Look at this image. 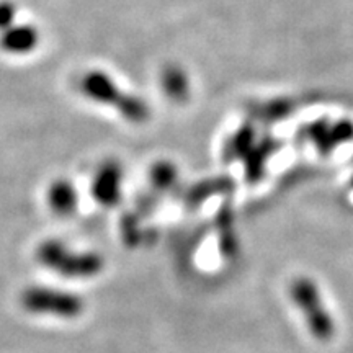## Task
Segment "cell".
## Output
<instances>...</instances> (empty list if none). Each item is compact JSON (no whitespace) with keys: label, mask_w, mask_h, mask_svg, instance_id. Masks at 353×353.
Returning <instances> with one entry per match:
<instances>
[{"label":"cell","mask_w":353,"mask_h":353,"mask_svg":"<svg viewBox=\"0 0 353 353\" xmlns=\"http://www.w3.org/2000/svg\"><path fill=\"white\" fill-rule=\"evenodd\" d=\"M294 306L303 312L307 330L319 342H329L335 335V321L324 306L321 291L311 278L299 276L290 286Z\"/></svg>","instance_id":"obj_2"},{"label":"cell","mask_w":353,"mask_h":353,"mask_svg":"<svg viewBox=\"0 0 353 353\" xmlns=\"http://www.w3.org/2000/svg\"><path fill=\"white\" fill-rule=\"evenodd\" d=\"M19 8L12 0H0V33L17 23Z\"/></svg>","instance_id":"obj_10"},{"label":"cell","mask_w":353,"mask_h":353,"mask_svg":"<svg viewBox=\"0 0 353 353\" xmlns=\"http://www.w3.org/2000/svg\"><path fill=\"white\" fill-rule=\"evenodd\" d=\"M161 85L164 94L174 101H185L190 95V79L183 68L170 64L161 72Z\"/></svg>","instance_id":"obj_9"},{"label":"cell","mask_w":353,"mask_h":353,"mask_svg":"<svg viewBox=\"0 0 353 353\" xmlns=\"http://www.w3.org/2000/svg\"><path fill=\"white\" fill-rule=\"evenodd\" d=\"M176 175V170L170 164H161L156 165V169L152 170V183L161 185V187H169V185L174 182Z\"/></svg>","instance_id":"obj_11"},{"label":"cell","mask_w":353,"mask_h":353,"mask_svg":"<svg viewBox=\"0 0 353 353\" xmlns=\"http://www.w3.org/2000/svg\"><path fill=\"white\" fill-rule=\"evenodd\" d=\"M39 30L34 25L19 23L0 33V50L12 56H25L39 46Z\"/></svg>","instance_id":"obj_6"},{"label":"cell","mask_w":353,"mask_h":353,"mask_svg":"<svg viewBox=\"0 0 353 353\" xmlns=\"http://www.w3.org/2000/svg\"><path fill=\"white\" fill-rule=\"evenodd\" d=\"M306 136L321 152H330L339 144L352 138L353 125L345 120L337 123H316L306 131Z\"/></svg>","instance_id":"obj_7"},{"label":"cell","mask_w":353,"mask_h":353,"mask_svg":"<svg viewBox=\"0 0 353 353\" xmlns=\"http://www.w3.org/2000/svg\"><path fill=\"white\" fill-rule=\"evenodd\" d=\"M123 188V169L117 162H103L94 175L92 195L100 205L113 206L120 200Z\"/></svg>","instance_id":"obj_5"},{"label":"cell","mask_w":353,"mask_h":353,"mask_svg":"<svg viewBox=\"0 0 353 353\" xmlns=\"http://www.w3.org/2000/svg\"><path fill=\"white\" fill-rule=\"evenodd\" d=\"M38 260L50 270L69 278H90L101 272L103 262L99 255L72 252L68 245L57 241H46L38 247Z\"/></svg>","instance_id":"obj_3"},{"label":"cell","mask_w":353,"mask_h":353,"mask_svg":"<svg viewBox=\"0 0 353 353\" xmlns=\"http://www.w3.org/2000/svg\"><path fill=\"white\" fill-rule=\"evenodd\" d=\"M20 304L25 311L41 316H54L61 319L77 317L83 309V301L76 294L64 291L48 290L46 286H32L20 296Z\"/></svg>","instance_id":"obj_4"},{"label":"cell","mask_w":353,"mask_h":353,"mask_svg":"<svg viewBox=\"0 0 353 353\" xmlns=\"http://www.w3.org/2000/svg\"><path fill=\"white\" fill-rule=\"evenodd\" d=\"M46 201L52 213L69 216L77 208V190L69 180L57 179L54 182H51L46 190Z\"/></svg>","instance_id":"obj_8"},{"label":"cell","mask_w":353,"mask_h":353,"mask_svg":"<svg viewBox=\"0 0 353 353\" xmlns=\"http://www.w3.org/2000/svg\"><path fill=\"white\" fill-rule=\"evenodd\" d=\"M81 92L95 103L117 108L130 123H144L149 118V107L139 97L128 95L112 76L101 70H88L81 79Z\"/></svg>","instance_id":"obj_1"}]
</instances>
